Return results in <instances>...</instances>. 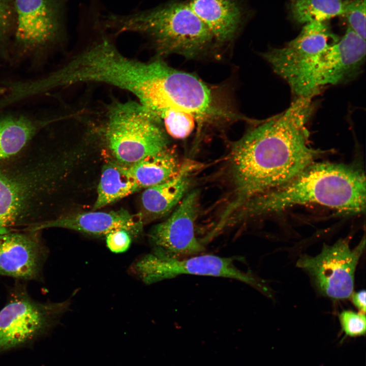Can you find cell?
I'll return each mask as SVG.
<instances>
[{
    "mask_svg": "<svg viewBox=\"0 0 366 366\" xmlns=\"http://www.w3.org/2000/svg\"><path fill=\"white\" fill-rule=\"evenodd\" d=\"M0 161V234L49 221L54 167L45 147Z\"/></svg>",
    "mask_w": 366,
    "mask_h": 366,
    "instance_id": "cell-4",
    "label": "cell"
},
{
    "mask_svg": "<svg viewBox=\"0 0 366 366\" xmlns=\"http://www.w3.org/2000/svg\"><path fill=\"white\" fill-rule=\"evenodd\" d=\"M70 305L69 299L58 302L37 301L24 288L16 287L0 311V351L32 340L66 312Z\"/></svg>",
    "mask_w": 366,
    "mask_h": 366,
    "instance_id": "cell-9",
    "label": "cell"
},
{
    "mask_svg": "<svg viewBox=\"0 0 366 366\" xmlns=\"http://www.w3.org/2000/svg\"><path fill=\"white\" fill-rule=\"evenodd\" d=\"M168 134L174 138L184 139L193 131L195 119L193 116L184 112L171 111L167 113L161 120Z\"/></svg>",
    "mask_w": 366,
    "mask_h": 366,
    "instance_id": "cell-22",
    "label": "cell"
},
{
    "mask_svg": "<svg viewBox=\"0 0 366 366\" xmlns=\"http://www.w3.org/2000/svg\"><path fill=\"white\" fill-rule=\"evenodd\" d=\"M66 0H14L18 54L30 55L43 51L60 37Z\"/></svg>",
    "mask_w": 366,
    "mask_h": 366,
    "instance_id": "cell-12",
    "label": "cell"
},
{
    "mask_svg": "<svg viewBox=\"0 0 366 366\" xmlns=\"http://www.w3.org/2000/svg\"><path fill=\"white\" fill-rule=\"evenodd\" d=\"M135 272L146 284H152L181 274L222 277L234 279L261 291L267 288L252 273L238 268L232 258L201 254L181 259H168L152 253L135 265Z\"/></svg>",
    "mask_w": 366,
    "mask_h": 366,
    "instance_id": "cell-10",
    "label": "cell"
},
{
    "mask_svg": "<svg viewBox=\"0 0 366 366\" xmlns=\"http://www.w3.org/2000/svg\"><path fill=\"white\" fill-rule=\"evenodd\" d=\"M312 97H299L285 111L256 123L233 142L226 166L229 191L217 219L225 224L245 204L289 182L313 163L309 143Z\"/></svg>",
    "mask_w": 366,
    "mask_h": 366,
    "instance_id": "cell-1",
    "label": "cell"
},
{
    "mask_svg": "<svg viewBox=\"0 0 366 366\" xmlns=\"http://www.w3.org/2000/svg\"><path fill=\"white\" fill-rule=\"evenodd\" d=\"M15 16L14 1L0 0V46L9 36Z\"/></svg>",
    "mask_w": 366,
    "mask_h": 366,
    "instance_id": "cell-25",
    "label": "cell"
},
{
    "mask_svg": "<svg viewBox=\"0 0 366 366\" xmlns=\"http://www.w3.org/2000/svg\"><path fill=\"white\" fill-rule=\"evenodd\" d=\"M199 205V192H189L166 220L152 228L149 237L152 254L181 259L205 252V247L195 232Z\"/></svg>",
    "mask_w": 366,
    "mask_h": 366,
    "instance_id": "cell-11",
    "label": "cell"
},
{
    "mask_svg": "<svg viewBox=\"0 0 366 366\" xmlns=\"http://www.w3.org/2000/svg\"><path fill=\"white\" fill-rule=\"evenodd\" d=\"M135 96L160 123L171 111L193 116L198 130L207 125L247 119L222 101L215 88L195 75L172 68L159 57L145 62Z\"/></svg>",
    "mask_w": 366,
    "mask_h": 366,
    "instance_id": "cell-3",
    "label": "cell"
},
{
    "mask_svg": "<svg viewBox=\"0 0 366 366\" xmlns=\"http://www.w3.org/2000/svg\"><path fill=\"white\" fill-rule=\"evenodd\" d=\"M106 243L109 250L114 253L126 251L131 243V235L125 230H117L106 236Z\"/></svg>",
    "mask_w": 366,
    "mask_h": 366,
    "instance_id": "cell-26",
    "label": "cell"
},
{
    "mask_svg": "<svg viewBox=\"0 0 366 366\" xmlns=\"http://www.w3.org/2000/svg\"><path fill=\"white\" fill-rule=\"evenodd\" d=\"M365 40L349 27L336 43L306 63L285 80L297 97H313L325 85L353 76L365 56Z\"/></svg>",
    "mask_w": 366,
    "mask_h": 366,
    "instance_id": "cell-7",
    "label": "cell"
},
{
    "mask_svg": "<svg viewBox=\"0 0 366 366\" xmlns=\"http://www.w3.org/2000/svg\"><path fill=\"white\" fill-rule=\"evenodd\" d=\"M187 2L217 43H227L236 36L244 18L243 8L237 0H188Z\"/></svg>",
    "mask_w": 366,
    "mask_h": 366,
    "instance_id": "cell-17",
    "label": "cell"
},
{
    "mask_svg": "<svg viewBox=\"0 0 366 366\" xmlns=\"http://www.w3.org/2000/svg\"><path fill=\"white\" fill-rule=\"evenodd\" d=\"M364 172L353 165L314 162L292 179L245 205L235 215L247 219L309 203L320 204L346 215L365 211Z\"/></svg>",
    "mask_w": 366,
    "mask_h": 366,
    "instance_id": "cell-2",
    "label": "cell"
},
{
    "mask_svg": "<svg viewBox=\"0 0 366 366\" xmlns=\"http://www.w3.org/2000/svg\"><path fill=\"white\" fill-rule=\"evenodd\" d=\"M349 241L345 238L332 246L324 245L318 255H302L296 263L321 294L334 300L347 299L353 293L355 269L365 248L364 236L353 249Z\"/></svg>",
    "mask_w": 366,
    "mask_h": 366,
    "instance_id": "cell-8",
    "label": "cell"
},
{
    "mask_svg": "<svg viewBox=\"0 0 366 366\" xmlns=\"http://www.w3.org/2000/svg\"><path fill=\"white\" fill-rule=\"evenodd\" d=\"M4 93V89L2 86H0V96L3 95Z\"/></svg>",
    "mask_w": 366,
    "mask_h": 366,
    "instance_id": "cell-28",
    "label": "cell"
},
{
    "mask_svg": "<svg viewBox=\"0 0 366 366\" xmlns=\"http://www.w3.org/2000/svg\"><path fill=\"white\" fill-rule=\"evenodd\" d=\"M101 22L115 34L130 32L144 37L159 57L175 54L195 58L217 43L187 2L179 0L126 15L109 14Z\"/></svg>",
    "mask_w": 366,
    "mask_h": 366,
    "instance_id": "cell-5",
    "label": "cell"
},
{
    "mask_svg": "<svg viewBox=\"0 0 366 366\" xmlns=\"http://www.w3.org/2000/svg\"><path fill=\"white\" fill-rule=\"evenodd\" d=\"M140 189L128 166L109 162L103 167L93 210L115 202Z\"/></svg>",
    "mask_w": 366,
    "mask_h": 366,
    "instance_id": "cell-19",
    "label": "cell"
},
{
    "mask_svg": "<svg viewBox=\"0 0 366 366\" xmlns=\"http://www.w3.org/2000/svg\"><path fill=\"white\" fill-rule=\"evenodd\" d=\"M339 320L342 328L347 336L355 337L365 334L366 330L365 313L345 310L339 315Z\"/></svg>",
    "mask_w": 366,
    "mask_h": 366,
    "instance_id": "cell-24",
    "label": "cell"
},
{
    "mask_svg": "<svg viewBox=\"0 0 366 366\" xmlns=\"http://www.w3.org/2000/svg\"><path fill=\"white\" fill-rule=\"evenodd\" d=\"M0 234V276L32 280L40 277L47 251L38 231Z\"/></svg>",
    "mask_w": 366,
    "mask_h": 366,
    "instance_id": "cell-14",
    "label": "cell"
},
{
    "mask_svg": "<svg viewBox=\"0 0 366 366\" xmlns=\"http://www.w3.org/2000/svg\"><path fill=\"white\" fill-rule=\"evenodd\" d=\"M351 296L353 304L359 310L360 312L365 313L366 309L365 290L353 293Z\"/></svg>",
    "mask_w": 366,
    "mask_h": 366,
    "instance_id": "cell-27",
    "label": "cell"
},
{
    "mask_svg": "<svg viewBox=\"0 0 366 366\" xmlns=\"http://www.w3.org/2000/svg\"><path fill=\"white\" fill-rule=\"evenodd\" d=\"M366 0L344 1L343 15L346 18L348 27L365 40Z\"/></svg>",
    "mask_w": 366,
    "mask_h": 366,
    "instance_id": "cell-23",
    "label": "cell"
},
{
    "mask_svg": "<svg viewBox=\"0 0 366 366\" xmlns=\"http://www.w3.org/2000/svg\"><path fill=\"white\" fill-rule=\"evenodd\" d=\"M46 124L21 114L1 116L0 161L21 151Z\"/></svg>",
    "mask_w": 366,
    "mask_h": 366,
    "instance_id": "cell-18",
    "label": "cell"
},
{
    "mask_svg": "<svg viewBox=\"0 0 366 366\" xmlns=\"http://www.w3.org/2000/svg\"><path fill=\"white\" fill-rule=\"evenodd\" d=\"M97 116L107 146L122 164L129 166L168 147L161 123L137 102H113Z\"/></svg>",
    "mask_w": 366,
    "mask_h": 366,
    "instance_id": "cell-6",
    "label": "cell"
},
{
    "mask_svg": "<svg viewBox=\"0 0 366 366\" xmlns=\"http://www.w3.org/2000/svg\"><path fill=\"white\" fill-rule=\"evenodd\" d=\"M181 163L176 151L167 147L129 167L141 189L162 183L171 178L178 172Z\"/></svg>",
    "mask_w": 366,
    "mask_h": 366,
    "instance_id": "cell-20",
    "label": "cell"
},
{
    "mask_svg": "<svg viewBox=\"0 0 366 366\" xmlns=\"http://www.w3.org/2000/svg\"><path fill=\"white\" fill-rule=\"evenodd\" d=\"M203 164L188 159L182 162L178 172L168 180L146 188L141 197L144 210L160 218L175 209L189 193L195 175Z\"/></svg>",
    "mask_w": 366,
    "mask_h": 366,
    "instance_id": "cell-16",
    "label": "cell"
},
{
    "mask_svg": "<svg viewBox=\"0 0 366 366\" xmlns=\"http://www.w3.org/2000/svg\"><path fill=\"white\" fill-rule=\"evenodd\" d=\"M339 39L326 21L309 22L283 47L269 49L262 57L285 79Z\"/></svg>",
    "mask_w": 366,
    "mask_h": 366,
    "instance_id": "cell-13",
    "label": "cell"
},
{
    "mask_svg": "<svg viewBox=\"0 0 366 366\" xmlns=\"http://www.w3.org/2000/svg\"><path fill=\"white\" fill-rule=\"evenodd\" d=\"M289 10L296 22L306 24L323 21L342 15L343 0H289Z\"/></svg>",
    "mask_w": 366,
    "mask_h": 366,
    "instance_id": "cell-21",
    "label": "cell"
},
{
    "mask_svg": "<svg viewBox=\"0 0 366 366\" xmlns=\"http://www.w3.org/2000/svg\"><path fill=\"white\" fill-rule=\"evenodd\" d=\"M63 228L97 236L105 235L117 230H125L132 235L142 231L143 222L140 215L126 209L109 212L93 211L64 216L46 222L34 228L39 231L46 228Z\"/></svg>",
    "mask_w": 366,
    "mask_h": 366,
    "instance_id": "cell-15",
    "label": "cell"
}]
</instances>
